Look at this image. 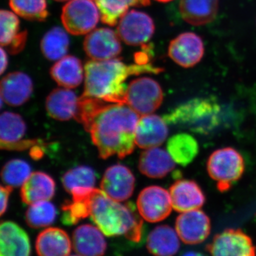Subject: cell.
I'll list each match as a JSON object with an SVG mask.
<instances>
[{
	"instance_id": "5",
	"label": "cell",
	"mask_w": 256,
	"mask_h": 256,
	"mask_svg": "<svg viewBox=\"0 0 256 256\" xmlns=\"http://www.w3.org/2000/svg\"><path fill=\"white\" fill-rule=\"evenodd\" d=\"M245 163L236 150L225 148L210 154L207 162V170L210 178L217 182L220 192L228 191L234 183L242 178Z\"/></svg>"
},
{
	"instance_id": "2",
	"label": "cell",
	"mask_w": 256,
	"mask_h": 256,
	"mask_svg": "<svg viewBox=\"0 0 256 256\" xmlns=\"http://www.w3.org/2000/svg\"><path fill=\"white\" fill-rule=\"evenodd\" d=\"M72 201L62 207V222L73 225L90 216L107 236H124L139 242L142 237V220L132 204H121L99 188H78L70 192Z\"/></svg>"
},
{
	"instance_id": "38",
	"label": "cell",
	"mask_w": 256,
	"mask_h": 256,
	"mask_svg": "<svg viewBox=\"0 0 256 256\" xmlns=\"http://www.w3.org/2000/svg\"><path fill=\"white\" fill-rule=\"evenodd\" d=\"M8 65V58L6 55V52H5L3 48L1 50V74H4Z\"/></svg>"
},
{
	"instance_id": "19",
	"label": "cell",
	"mask_w": 256,
	"mask_h": 256,
	"mask_svg": "<svg viewBox=\"0 0 256 256\" xmlns=\"http://www.w3.org/2000/svg\"><path fill=\"white\" fill-rule=\"evenodd\" d=\"M0 87L2 100L11 106L23 105L33 92L31 78L22 72H13L5 76Z\"/></svg>"
},
{
	"instance_id": "33",
	"label": "cell",
	"mask_w": 256,
	"mask_h": 256,
	"mask_svg": "<svg viewBox=\"0 0 256 256\" xmlns=\"http://www.w3.org/2000/svg\"><path fill=\"white\" fill-rule=\"evenodd\" d=\"M30 164L24 160H12L2 170L1 178L5 185L13 188L22 186L31 175Z\"/></svg>"
},
{
	"instance_id": "3",
	"label": "cell",
	"mask_w": 256,
	"mask_h": 256,
	"mask_svg": "<svg viewBox=\"0 0 256 256\" xmlns=\"http://www.w3.org/2000/svg\"><path fill=\"white\" fill-rule=\"evenodd\" d=\"M161 72V68L150 64L127 65L118 58L90 60L85 65V87L82 95L126 104L128 86L124 82L130 76Z\"/></svg>"
},
{
	"instance_id": "28",
	"label": "cell",
	"mask_w": 256,
	"mask_h": 256,
	"mask_svg": "<svg viewBox=\"0 0 256 256\" xmlns=\"http://www.w3.org/2000/svg\"><path fill=\"white\" fill-rule=\"evenodd\" d=\"M100 12L101 21L114 26L131 6H146L150 0H92Z\"/></svg>"
},
{
	"instance_id": "32",
	"label": "cell",
	"mask_w": 256,
	"mask_h": 256,
	"mask_svg": "<svg viewBox=\"0 0 256 256\" xmlns=\"http://www.w3.org/2000/svg\"><path fill=\"white\" fill-rule=\"evenodd\" d=\"M15 14L32 21H44L48 18L46 0H9Z\"/></svg>"
},
{
	"instance_id": "40",
	"label": "cell",
	"mask_w": 256,
	"mask_h": 256,
	"mask_svg": "<svg viewBox=\"0 0 256 256\" xmlns=\"http://www.w3.org/2000/svg\"><path fill=\"white\" fill-rule=\"evenodd\" d=\"M55 1H58V2H65V1H68V0H55Z\"/></svg>"
},
{
	"instance_id": "9",
	"label": "cell",
	"mask_w": 256,
	"mask_h": 256,
	"mask_svg": "<svg viewBox=\"0 0 256 256\" xmlns=\"http://www.w3.org/2000/svg\"><path fill=\"white\" fill-rule=\"evenodd\" d=\"M137 207L142 218L150 223L168 218L173 208L170 192L159 186L144 188L138 196Z\"/></svg>"
},
{
	"instance_id": "17",
	"label": "cell",
	"mask_w": 256,
	"mask_h": 256,
	"mask_svg": "<svg viewBox=\"0 0 256 256\" xmlns=\"http://www.w3.org/2000/svg\"><path fill=\"white\" fill-rule=\"evenodd\" d=\"M104 233L98 227L84 224L74 230L72 246L79 256H98L105 254L106 244Z\"/></svg>"
},
{
	"instance_id": "10",
	"label": "cell",
	"mask_w": 256,
	"mask_h": 256,
	"mask_svg": "<svg viewBox=\"0 0 256 256\" xmlns=\"http://www.w3.org/2000/svg\"><path fill=\"white\" fill-rule=\"evenodd\" d=\"M207 250L213 256H254L256 248L252 239L240 229H227L217 234Z\"/></svg>"
},
{
	"instance_id": "16",
	"label": "cell",
	"mask_w": 256,
	"mask_h": 256,
	"mask_svg": "<svg viewBox=\"0 0 256 256\" xmlns=\"http://www.w3.org/2000/svg\"><path fill=\"white\" fill-rule=\"evenodd\" d=\"M173 208L178 212L200 210L205 202L202 188L192 180H178L170 188Z\"/></svg>"
},
{
	"instance_id": "11",
	"label": "cell",
	"mask_w": 256,
	"mask_h": 256,
	"mask_svg": "<svg viewBox=\"0 0 256 256\" xmlns=\"http://www.w3.org/2000/svg\"><path fill=\"white\" fill-rule=\"evenodd\" d=\"M120 40L118 34L110 28H96L86 37L84 50L92 60H112L122 52Z\"/></svg>"
},
{
	"instance_id": "31",
	"label": "cell",
	"mask_w": 256,
	"mask_h": 256,
	"mask_svg": "<svg viewBox=\"0 0 256 256\" xmlns=\"http://www.w3.org/2000/svg\"><path fill=\"white\" fill-rule=\"evenodd\" d=\"M56 210L50 201L40 202L30 205L26 212V222L32 228H45L54 223Z\"/></svg>"
},
{
	"instance_id": "1",
	"label": "cell",
	"mask_w": 256,
	"mask_h": 256,
	"mask_svg": "<svg viewBox=\"0 0 256 256\" xmlns=\"http://www.w3.org/2000/svg\"><path fill=\"white\" fill-rule=\"evenodd\" d=\"M140 118L127 104L82 95L75 119L90 133L100 158L117 156L122 159L134 150Z\"/></svg>"
},
{
	"instance_id": "29",
	"label": "cell",
	"mask_w": 256,
	"mask_h": 256,
	"mask_svg": "<svg viewBox=\"0 0 256 256\" xmlns=\"http://www.w3.org/2000/svg\"><path fill=\"white\" fill-rule=\"evenodd\" d=\"M26 132V124L18 114L4 112L0 118L2 148H8L20 141ZM5 148V149H6Z\"/></svg>"
},
{
	"instance_id": "22",
	"label": "cell",
	"mask_w": 256,
	"mask_h": 256,
	"mask_svg": "<svg viewBox=\"0 0 256 256\" xmlns=\"http://www.w3.org/2000/svg\"><path fill=\"white\" fill-rule=\"evenodd\" d=\"M175 163L168 151L151 148L143 152L140 156L139 170L148 178H161L174 170Z\"/></svg>"
},
{
	"instance_id": "25",
	"label": "cell",
	"mask_w": 256,
	"mask_h": 256,
	"mask_svg": "<svg viewBox=\"0 0 256 256\" xmlns=\"http://www.w3.org/2000/svg\"><path fill=\"white\" fill-rule=\"evenodd\" d=\"M50 76L60 86L66 88L78 87L84 80L82 62L74 56H65L52 67Z\"/></svg>"
},
{
	"instance_id": "7",
	"label": "cell",
	"mask_w": 256,
	"mask_h": 256,
	"mask_svg": "<svg viewBox=\"0 0 256 256\" xmlns=\"http://www.w3.org/2000/svg\"><path fill=\"white\" fill-rule=\"evenodd\" d=\"M163 92L156 80L148 77L133 80L128 86L126 104L140 116L153 114L163 100Z\"/></svg>"
},
{
	"instance_id": "24",
	"label": "cell",
	"mask_w": 256,
	"mask_h": 256,
	"mask_svg": "<svg viewBox=\"0 0 256 256\" xmlns=\"http://www.w3.org/2000/svg\"><path fill=\"white\" fill-rule=\"evenodd\" d=\"M218 5L220 0H181L180 14L190 24L202 26L214 20Z\"/></svg>"
},
{
	"instance_id": "34",
	"label": "cell",
	"mask_w": 256,
	"mask_h": 256,
	"mask_svg": "<svg viewBox=\"0 0 256 256\" xmlns=\"http://www.w3.org/2000/svg\"><path fill=\"white\" fill-rule=\"evenodd\" d=\"M62 184L66 191L70 194L75 188H92L96 184L95 172L89 166H78L69 170L64 175Z\"/></svg>"
},
{
	"instance_id": "30",
	"label": "cell",
	"mask_w": 256,
	"mask_h": 256,
	"mask_svg": "<svg viewBox=\"0 0 256 256\" xmlns=\"http://www.w3.org/2000/svg\"><path fill=\"white\" fill-rule=\"evenodd\" d=\"M69 47V38L63 28H54L42 38V54L50 60H58L66 55Z\"/></svg>"
},
{
	"instance_id": "13",
	"label": "cell",
	"mask_w": 256,
	"mask_h": 256,
	"mask_svg": "<svg viewBox=\"0 0 256 256\" xmlns=\"http://www.w3.org/2000/svg\"><path fill=\"white\" fill-rule=\"evenodd\" d=\"M175 230L184 244L196 245L210 236V222L208 216L200 210L183 212L178 216Z\"/></svg>"
},
{
	"instance_id": "23",
	"label": "cell",
	"mask_w": 256,
	"mask_h": 256,
	"mask_svg": "<svg viewBox=\"0 0 256 256\" xmlns=\"http://www.w3.org/2000/svg\"><path fill=\"white\" fill-rule=\"evenodd\" d=\"M72 247V242L68 234L58 228L45 229L36 238V250L38 256H68Z\"/></svg>"
},
{
	"instance_id": "26",
	"label": "cell",
	"mask_w": 256,
	"mask_h": 256,
	"mask_svg": "<svg viewBox=\"0 0 256 256\" xmlns=\"http://www.w3.org/2000/svg\"><path fill=\"white\" fill-rule=\"evenodd\" d=\"M175 230L166 225L160 226L152 230L146 240L149 252L159 256L175 255L180 246V237Z\"/></svg>"
},
{
	"instance_id": "6",
	"label": "cell",
	"mask_w": 256,
	"mask_h": 256,
	"mask_svg": "<svg viewBox=\"0 0 256 256\" xmlns=\"http://www.w3.org/2000/svg\"><path fill=\"white\" fill-rule=\"evenodd\" d=\"M100 12L92 0H69L62 10V21L70 34L90 33L98 24Z\"/></svg>"
},
{
	"instance_id": "15",
	"label": "cell",
	"mask_w": 256,
	"mask_h": 256,
	"mask_svg": "<svg viewBox=\"0 0 256 256\" xmlns=\"http://www.w3.org/2000/svg\"><path fill=\"white\" fill-rule=\"evenodd\" d=\"M168 128L166 121L156 114L140 116L136 130V144L142 149L158 148L166 140Z\"/></svg>"
},
{
	"instance_id": "27",
	"label": "cell",
	"mask_w": 256,
	"mask_h": 256,
	"mask_svg": "<svg viewBox=\"0 0 256 256\" xmlns=\"http://www.w3.org/2000/svg\"><path fill=\"white\" fill-rule=\"evenodd\" d=\"M166 148L175 162L182 166L190 164L200 150L195 138L188 133H180L170 138Z\"/></svg>"
},
{
	"instance_id": "18",
	"label": "cell",
	"mask_w": 256,
	"mask_h": 256,
	"mask_svg": "<svg viewBox=\"0 0 256 256\" xmlns=\"http://www.w3.org/2000/svg\"><path fill=\"white\" fill-rule=\"evenodd\" d=\"M31 254L30 238L22 228L12 222L0 225V255L28 256Z\"/></svg>"
},
{
	"instance_id": "39",
	"label": "cell",
	"mask_w": 256,
	"mask_h": 256,
	"mask_svg": "<svg viewBox=\"0 0 256 256\" xmlns=\"http://www.w3.org/2000/svg\"><path fill=\"white\" fill-rule=\"evenodd\" d=\"M160 2H169L173 1V0H156Z\"/></svg>"
},
{
	"instance_id": "35",
	"label": "cell",
	"mask_w": 256,
	"mask_h": 256,
	"mask_svg": "<svg viewBox=\"0 0 256 256\" xmlns=\"http://www.w3.org/2000/svg\"><path fill=\"white\" fill-rule=\"evenodd\" d=\"M0 43L2 47H8L20 34V20L14 13L8 10L0 12Z\"/></svg>"
},
{
	"instance_id": "36",
	"label": "cell",
	"mask_w": 256,
	"mask_h": 256,
	"mask_svg": "<svg viewBox=\"0 0 256 256\" xmlns=\"http://www.w3.org/2000/svg\"><path fill=\"white\" fill-rule=\"evenodd\" d=\"M28 40V32L26 31L21 32L18 38L14 40L10 46L6 47L8 52L12 54H16L20 53L24 48Z\"/></svg>"
},
{
	"instance_id": "8",
	"label": "cell",
	"mask_w": 256,
	"mask_h": 256,
	"mask_svg": "<svg viewBox=\"0 0 256 256\" xmlns=\"http://www.w3.org/2000/svg\"><path fill=\"white\" fill-rule=\"evenodd\" d=\"M117 34L129 46H140L149 41L154 32L152 18L146 13L131 10L119 20Z\"/></svg>"
},
{
	"instance_id": "4",
	"label": "cell",
	"mask_w": 256,
	"mask_h": 256,
	"mask_svg": "<svg viewBox=\"0 0 256 256\" xmlns=\"http://www.w3.org/2000/svg\"><path fill=\"white\" fill-rule=\"evenodd\" d=\"M165 121L198 134H207L220 122V107L207 99H196L184 104L164 117Z\"/></svg>"
},
{
	"instance_id": "12",
	"label": "cell",
	"mask_w": 256,
	"mask_h": 256,
	"mask_svg": "<svg viewBox=\"0 0 256 256\" xmlns=\"http://www.w3.org/2000/svg\"><path fill=\"white\" fill-rule=\"evenodd\" d=\"M168 54L180 66L191 68L203 58L204 45L201 37L196 34L185 32L170 42Z\"/></svg>"
},
{
	"instance_id": "37",
	"label": "cell",
	"mask_w": 256,
	"mask_h": 256,
	"mask_svg": "<svg viewBox=\"0 0 256 256\" xmlns=\"http://www.w3.org/2000/svg\"><path fill=\"white\" fill-rule=\"evenodd\" d=\"M12 186H8V185L1 186V208H0L1 216L4 214L8 208L10 193L12 191Z\"/></svg>"
},
{
	"instance_id": "14",
	"label": "cell",
	"mask_w": 256,
	"mask_h": 256,
	"mask_svg": "<svg viewBox=\"0 0 256 256\" xmlns=\"http://www.w3.org/2000/svg\"><path fill=\"white\" fill-rule=\"evenodd\" d=\"M134 175L126 166L116 164L108 168L100 183V190L116 201H126L134 192Z\"/></svg>"
},
{
	"instance_id": "21",
	"label": "cell",
	"mask_w": 256,
	"mask_h": 256,
	"mask_svg": "<svg viewBox=\"0 0 256 256\" xmlns=\"http://www.w3.org/2000/svg\"><path fill=\"white\" fill-rule=\"evenodd\" d=\"M55 182L50 175L42 172L32 173L22 186V200L32 205L40 202L50 201L55 194Z\"/></svg>"
},
{
	"instance_id": "20",
	"label": "cell",
	"mask_w": 256,
	"mask_h": 256,
	"mask_svg": "<svg viewBox=\"0 0 256 256\" xmlns=\"http://www.w3.org/2000/svg\"><path fill=\"white\" fill-rule=\"evenodd\" d=\"M78 98L70 88L54 89L46 98L47 112L56 120L67 121L75 118L78 112Z\"/></svg>"
}]
</instances>
